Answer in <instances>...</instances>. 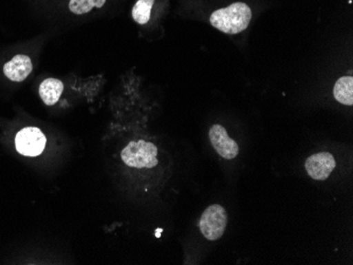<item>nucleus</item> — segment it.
I'll return each mask as SVG.
<instances>
[{
	"label": "nucleus",
	"instance_id": "obj_2",
	"mask_svg": "<svg viewBox=\"0 0 353 265\" xmlns=\"http://www.w3.org/2000/svg\"><path fill=\"white\" fill-rule=\"evenodd\" d=\"M158 148L150 142H130L121 153L123 162L132 168H152L158 164Z\"/></svg>",
	"mask_w": 353,
	"mask_h": 265
},
{
	"label": "nucleus",
	"instance_id": "obj_8",
	"mask_svg": "<svg viewBox=\"0 0 353 265\" xmlns=\"http://www.w3.org/2000/svg\"><path fill=\"white\" fill-rule=\"evenodd\" d=\"M63 83L57 78H47L39 86V96L48 106H52L61 98L63 93Z\"/></svg>",
	"mask_w": 353,
	"mask_h": 265
},
{
	"label": "nucleus",
	"instance_id": "obj_3",
	"mask_svg": "<svg viewBox=\"0 0 353 265\" xmlns=\"http://www.w3.org/2000/svg\"><path fill=\"white\" fill-rule=\"evenodd\" d=\"M199 225L202 235L208 240H218L223 236L228 225L227 211L220 205H211L202 213Z\"/></svg>",
	"mask_w": 353,
	"mask_h": 265
},
{
	"label": "nucleus",
	"instance_id": "obj_7",
	"mask_svg": "<svg viewBox=\"0 0 353 265\" xmlns=\"http://www.w3.org/2000/svg\"><path fill=\"white\" fill-rule=\"evenodd\" d=\"M33 70L31 59L27 55L14 56L3 66V73L12 82L21 83L29 76Z\"/></svg>",
	"mask_w": 353,
	"mask_h": 265
},
{
	"label": "nucleus",
	"instance_id": "obj_9",
	"mask_svg": "<svg viewBox=\"0 0 353 265\" xmlns=\"http://www.w3.org/2000/svg\"><path fill=\"white\" fill-rule=\"evenodd\" d=\"M335 100L343 105H353V77H341L333 88Z\"/></svg>",
	"mask_w": 353,
	"mask_h": 265
},
{
	"label": "nucleus",
	"instance_id": "obj_4",
	"mask_svg": "<svg viewBox=\"0 0 353 265\" xmlns=\"http://www.w3.org/2000/svg\"><path fill=\"white\" fill-rule=\"evenodd\" d=\"M46 143V136L39 128L35 127L23 128L15 138L16 149L27 157L39 156L45 149Z\"/></svg>",
	"mask_w": 353,
	"mask_h": 265
},
{
	"label": "nucleus",
	"instance_id": "obj_1",
	"mask_svg": "<svg viewBox=\"0 0 353 265\" xmlns=\"http://www.w3.org/2000/svg\"><path fill=\"white\" fill-rule=\"evenodd\" d=\"M252 19V11L245 3H235L217 10L211 17V23L225 34H238L247 29Z\"/></svg>",
	"mask_w": 353,
	"mask_h": 265
},
{
	"label": "nucleus",
	"instance_id": "obj_5",
	"mask_svg": "<svg viewBox=\"0 0 353 265\" xmlns=\"http://www.w3.org/2000/svg\"><path fill=\"white\" fill-rule=\"evenodd\" d=\"M210 140L214 149L219 153L223 159L233 160L237 157L239 147L233 138H230L225 128L221 125H214L210 129Z\"/></svg>",
	"mask_w": 353,
	"mask_h": 265
},
{
	"label": "nucleus",
	"instance_id": "obj_6",
	"mask_svg": "<svg viewBox=\"0 0 353 265\" xmlns=\"http://www.w3.org/2000/svg\"><path fill=\"white\" fill-rule=\"evenodd\" d=\"M307 173L312 179L324 181L335 168V160L329 152L312 154L305 163Z\"/></svg>",
	"mask_w": 353,
	"mask_h": 265
},
{
	"label": "nucleus",
	"instance_id": "obj_11",
	"mask_svg": "<svg viewBox=\"0 0 353 265\" xmlns=\"http://www.w3.org/2000/svg\"><path fill=\"white\" fill-rule=\"evenodd\" d=\"M106 0H70L69 10L77 15L88 13L93 8H102Z\"/></svg>",
	"mask_w": 353,
	"mask_h": 265
},
{
	"label": "nucleus",
	"instance_id": "obj_10",
	"mask_svg": "<svg viewBox=\"0 0 353 265\" xmlns=\"http://www.w3.org/2000/svg\"><path fill=\"white\" fill-rule=\"evenodd\" d=\"M154 0H139L132 10V17L136 23L145 25L150 19V12Z\"/></svg>",
	"mask_w": 353,
	"mask_h": 265
}]
</instances>
